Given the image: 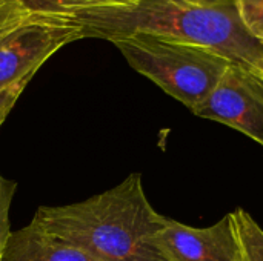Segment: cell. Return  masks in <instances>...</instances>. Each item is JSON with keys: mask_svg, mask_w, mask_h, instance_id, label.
Segmentation results:
<instances>
[{"mask_svg": "<svg viewBox=\"0 0 263 261\" xmlns=\"http://www.w3.org/2000/svg\"><path fill=\"white\" fill-rule=\"evenodd\" d=\"M83 38L114 40L153 34L211 49L231 63L263 72V45L243 26L236 2L176 3L140 0L136 6L89 11L76 15Z\"/></svg>", "mask_w": 263, "mask_h": 261, "instance_id": "cell-2", "label": "cell"}, {"mask_svg": "<svg viewBox=\"0 0 263 261\" xmlns=\"http://www.w3.org/2000/svg\"><path fill=\"white\" fill-rule=\"evenodd\" d=\"M29 82H31V78H25L15 85L0 89V126L5 122V118L8 117V114L12 111L15 102L18 100V97L22 95V92L25 91V88L28 86Z\"/></svg>", "mask_w": 263, "mask_h": 261, "instance_id": "cell-13", "label": "cell"}, {"mask_svg": "<svg viewBox=\"0 0 263 261\" xmlns=\"http://www.w3.org/2000/svg\"><path fill=\"white\" fill-rule=\"evenodd\" d=\"M2 261H99L76 245L29 223L11 232Z\"/></svg>", "mask_w": 263, "mask_h": 261, "instance_id": "cell-7", "label": "cell"}, {"mask_svg": "<svg viewBox=\"0 0 263 261\" xmlns=\"http://www.w3.org/2000/svg\"><path fill=\"white\" fill-rule=\"evenodd\" d=\"M247 31L263 45V0H234Z\"/></svg>", "mask_w": 263, "mask_h": 261, "instance_id": "cell-10", "label": "cell"}, {"mask_svg": "<svg viewBox=\"0 0 263 261\" xmlns=\"http://www.w3.org/2000/svg\"><path fill=\"white\" fill-rule=\"evenodd\" d=\"M262 74H263V72H262Z\"/></svg>", "mask_w": 263, "mask_h": 261, "instance_id": "cell-17", "label": "cell"}, {"mask_svg": "<svg viewBox=\"0 0 263 261\" xmlns=\"http://www.w3.org/2000/svg\"><path fill=\"white\" fill-rule=\"evenodd\" d=\"M165 215L149 203L139 172L117 186L66 206H40L32 225L99 261H163L153 235Z\"/></svg>", "mask_w": 263, "mask_h": 261, "instance_id": "cell-1", "label": "cell"}, {"mask_svg": "<svg viewBox=\"0 0 263 261\" xmlns=\"http://www.w3.org/2000/svg\"><path fill=\"white\" fill-rule=\"evenodd\" d=\"M6 2H17V3L25 5L26 8H29L32 11L43 12V14H49V15L76 18V17H72V15H69L66 12L62 0H0V3H6Z\"/></svg>", "mask_w": 263, "mask_h": 261, "instance_id": "cell-14", "label": "cell"}, {"mask_svg": "<svg viewBox=\"0 0 263 261\" xmlns=\"http://www.w3.org/2000/svg\"><path fill=\"white\" fill-rule=\"evenodd\" d=\"M176 3H199V5H208V3H217L214 0H170Z\"/></svg>", "mask_w": 263, "mask_h": 261, "instance_id": "cell-15", "label": "cell"}, {"mask_svg": "<svg viewBox=\"0 0 263 261\" xmlns=\"http://www.w3.org/2000/svg\"><path fill=\"white\" fill-rule=\"evenodd\" d=\"M194 115L227 125L263 146V74L230 63Z\"/></svg>", "mask_w": 263, "mask_h": 261, "instance_id": "cell-4", "label": "cell"}, {"mask_svg": "<svg viewBox=\"0 0 263 261\" xmlns=\"http://www.w3.org/2000/svg\"><path fill=\"white\" fill-rule=\"evenodd\" d=\"M66 12L72 17L89 11H105L136 6L140 0H62Z\"/></svg>", "mask_w": 263, "mask_h": 261, "instance_id": "cell-12", "label": "cell"}, {"mask_svg": "<svg viewBox=\"0 0 263 261\" xmlns=\"http://www.w3.org/2000/svg\"><path fill=\"white\" fill-rule=\"evenodd\" d=\"M234 234L239 246V261H263V229L243 209L231 212Z\"/></svg>", "mask_w": 263, "mask_h": 261, "instance_id": "cell-8", "label": "cell"}, {"mask_svg": "<svg viewBox=\"0 0 263 261\" xmlns=\"http://www.w3.org/2000/svg\"><path fill=\"white\" fill-rule=\"evenodd\" d=\"M51 17H59V15L37 12L17 2L0 3V46L5 42H8L12 35L20 32L23 28Z\"/></svg>", "mask_w": 263, "mask_h": 261, "instance_id": "cell-9", "label": "cell"}, {"mask_svg": "<svg viewBox=\"0 0 263 261\" xmlns=\"http://www.w3.org/2000/svg\"><path fill=\"white\" fill-rule=\"evenodd\" d=\"M217 3H230V2H234V0H214Z\"/></svg>", "mask_w": 263, "mask_h": 261, "instance_id": "cell-16", "label": "cell"}, {"mask_svg": "<svg viewBox=\"0 0 263 261\" xmlns=\"http://www.w3.org/2000/svg\"><path fill=\"white\" fill-rule=\"evenodd\" d=\"M111 43L133 69L190 111L208 97L231 63L203 46L153 34H131Z\"/></svg>", "mask_w": 263, "mask_h": 261, "instance_id": "cell-3", "label": "cell"}, {"mask_svg": "<svg viewBox=\"0 0 263 261\" xmlns=\"http://www.w3.org/2000/svg\"><path fill=\"white\" fill-rule=\"evenodd\" d=\"M83 38L76 18L51 17L23 28L0 46V89L32 78L63 46Z\"/></svg>", "mask_w": 263, "mask_h": 261, "instance_id": "cell-5", "label": "cell"}, {"mask_svg": "<svg viewBox=\"0 0 263 261\" xmlns=\"http://www.w3.org/2000/svg\"><path fill=\"white\" fill-rule=\"evenodd\" d=\"M151 243L163 261H239L231 212L208 228H193L166 217Z\"/></svg>", "mask_w": 263, "mask_h": 261, "instance_id": "cell-6", "label": "cell"}, {"mask_svg": "<svg viewBox=\"0 0 263 261\" xmlns=\"http://www.w3.org/2000/svg\"><path fill=\"white\" fill-rule=\"evenodd\" d=\"M15 182L5 178L0 174V261L3 251L6 248L8 238L11 235V226H9V209L11 203L15 194Z\"/></svg>", "mask_w": 263, "mask_h": 261, "instance_id": "cell-11", "label": "cell"}]
</instances>
